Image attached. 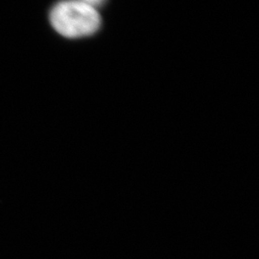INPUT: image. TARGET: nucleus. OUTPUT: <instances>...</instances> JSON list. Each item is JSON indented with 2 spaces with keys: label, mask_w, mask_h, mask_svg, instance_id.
Listing matches in <instances>:
<instances>
[{
  "label": "nucleus",
  "mask_w": 259,
  "mask_h": 259,
  "mask_svg": "<svg viewBox=\"0 0 259 259\" xmlns=\"http://www.w3.org/2000/svg\"><path fill=\"white\" fill-rule=\"evenodd\" d=\"M49 19L56 31L68 38L91 36L101 25L96 8L81 0L60 1L51 10Z\"/></svg>",
  "instance_id": "1"
},
{
  "label": "nucleus",
  "mask_w": 259,
  "mask_h": 259,
  "mask_svg": "<svg viewBox=\"0 0 259 259\" xmlns=\"http://www.w3.org/2000/svg\"><path fill=\"white\" fill-rule=\"evenodd\" d=\"M81 1L85 2V3L90 4V5H93L94 7H96L97 5H99V4H101L102 2H104V0H81Z\"/></svg>",
  "instance_id": "2"
}]
</instances>
